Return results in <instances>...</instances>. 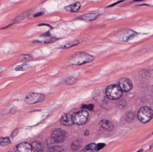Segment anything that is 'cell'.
<instances>
[{
    "label": "cell",
    "mask_w": 153,
    "mask_h": 152,
    "mask_svg": "<svg viewBox=\"0 0 153 152\" xmlns=\"http://www.w3.org/2000/svg\"><path fill=\"white\" fill-rule=\"evenodd\" d=\"M94 56L85 52H78L72 54L68 60L73 66H80L92 62L95 60Z\"/></svg>",
    "instance_id": "1"
},
{
    "label": "cell",
    "mask_w": 153,
    "mask_h": 152,
    "mask_svg": "<svg viewBox=\"0 0 153 152\" xmlns=\"http://www.w3.org/2000/svg\"><path fill=\"white\" fill-rule=\"evenodd\" d=\"M105 92L107 97L112 100L119 99L123 95V91L118 84H112L108 86Z\"/></svg>",
    "instance_id": "2"
},
{
    "label": "cell",
    "mask_w": 153,
    "mask_h": 152,
    "mask_svg": "<svg viewBox=\"0 0 153 152\" xmlns=\"http://www.w3.org/2000/svg\"><path fill=\"white\" fill-rule=\"evenodd\" d=\"M137 118L141 123H148L153 119V111L148 107L141 108L138 111Z\"/></svg>",
    "instance_id": "3"
},
{
    "label": "cell",
    "mask_w": 153,
    "mask_h": 152,
    "mask_svg": "<svg viewBox=\"0 0 153 152\" xmlns=\"http://www.w3.org/2000/svg\"><path fill=\"white\" fill-rule=\"evenodd\" d=\"M89 116L88 112L83 109L75 112L72 116L74 123L78 125H83L87 123Z\"/></svg>",
    "instance_id": "4"
},
{
    "label": "cell",
    "mask_w": 153,
    "mask_h": 152,
    "mask_svg": "<svg viewBox=\"0 0 153 152\" xmlns=\"http://www.w3.org/2000/svg\"><path fill=\"white\" fill-rule=\"evenodd\" d=\"M45 99V96L43 94L31 92L28 94L25 99V101L27 104H33L39 102H43Z\"/></svg>",
    "instance_id": "5"
},
{
    "label": "cell",
    "mask_w": 153,
    "mask_h": 152,
    "mask_svg": "<svg viewBox=\"0 0 153 152\" xmlns=\"http://www.w3.org/2000/svg\"><path fill=\"white\" fill-rule=\"evenodd\" d=\"M66 131L62 128H58L54 129L51 135V139L56 142H63L66 138Z\"/></svg>",
    "instance_id": "6"
},
{
    "label": "cell",
    "mask_w": 153,
    "mask_h": 152,
    "mask_svg": "<svg viewBox=\"0 0 153 152\" xmlns=\"http://www.w3.org/2000/svg\"><path fill=\"white\" fill-rule=\"evenodd\" d=\"M118 85L123 91L128 92L133 89V85L132 81L127 78H122L118 81Z\"/></svg>",
    "instance_id": "7"
},
{
    "label": "cell",
    "mask_w": 153,
    "mask_h": 152,
    "mask_svg": "<svg viewBox=\"0 0 153 152\" xmlns=\"http://www.w3.org/2000/svg\"><path fill=\"white\" fill-rule=\"evenodd\" d=\"M137 34L136 32L131 30H127L120 33L118 35V38L120 41L127 42L133 38Z\"/></svg>",
    "instance_id": "8"
},
{
    "label": "cell",
    "mask_w": 153,
    "mask_h": 152,
    "mask_svg": "<svg viewBox=\"0 0 153 152\" xmlns=\"http://www.w3.org/2000/svg\"><path fill=\"white\" fill-rule=\"evenodd\" d=\"M99 125L104 131L111 132L114 128V124L111 120L108 119H103L99 122Z\"/></svg>",
    "instance_id": "9"
},
{
    "label": "cell",
    "mask_w": 153,
    "mask_h": 152,
    "mask_svg": "<svg viewBox=\"0 0 153 152\" xmlns=\"http://www.w3.org/2000/svg\"><path fill=\"white\" fill-rule=\"evenodd\" d=\"M100 15L99 13H91L87 14H83L82 16H79L76 19L82 20L84 22H91L95 20Z\"/></svg>",
    "instance_id": "10"
},
{
    "label": "cell",
    "mask_w": 153,
    "mask_h": 152,
    "mask_svg": "<svg viewBox=\"0 0 153 152\" xmlns=\"http://www.w3.org/2000/svg\"><path fill=\"white\" fill-rule=\"evenodd\" d=\"M15 151L19 152H30L32 151L31 145L27 142H23L17 145Z\"/></svg>",
    "instance_id": "11"
},
{
    "label": "cell",
    "mask_w": 153,
    "mask_h": 152,
    "mask_svg": "<svg viewBox=\"0 0 153 152\" xmlns=\"http://www.w3.org/2000/svg\"><path fill=\"white\" fill-rule=\"evenodd\" d=\"M60 123L63 125L70 126L74 124L71 115L68 113H64L62 115Z\"/></svg>",
    "instance_id": "12"
},
{
    "label": "cell",
    "mask_w": 153,
    "mask_h": 152,
    "mask_svg": "<svg viewBox=\"0 0 153 152\" xmlns=\"http://www.w3.org/2000/svg\"><path fill=\"white\" fill-rule=\"evenodd\" d=\"M81 4L79 2L72 4L70 5H68L64 7V9L70 12H78V10L80 9Z\"/></svg>",
    "instance_id": "13"
},
{
    "label": "cell",
    "mask_w": 153,
    "mask_h": 152,
    "mask_svg": "<svg viewBox=\"0 0 153 152\" xmlns=\"http://www.w3.org/2000/svg\"><path fill=\"white\" fill-rule=\"evenodd\" d=\"M32 12V10H28V11H26V12H24L23 13H22L21 14H20V15L17 17L14 20V23H18V22L22 21L24 19L27 18Z\"/></svg>",
    "instance_id": "14"
},
{
    "label": "cell",
    "mask_w": 153,
    "mask_h": 152,
    "mask_svg": "<svg viewBox=\"0 0 153 152\" xmlns=\"http://www.w3.org/2000/svg\"><path fill=\"white\" fill-rule=\"evenodd\" d=\"M32 150L34 152H42L43 151V146L41 143L38 141H34L31 145Z\"/></svg>",
    "instance_id": "15"
},
{
    "label": "cell",
    "mask_w": 153,
    "mask_h": 152,
    "mask_svg": "<svg viewBox=\"0 0 153 152\" xmlns=\"http://www.w3.org/2000/svg\"><path fill=\"white\" fill-rule=\"evenodd\" d=\"M80 42V41L79 40H74V41H71L70 42L66 43L63 46H62L60 48H63V49H68V48H71V47L75 46L76 45L79 44Z\"/></svg>",
    "instance_id": "16"
},
{
    "label": "cell",
    "mask_w": 153,
    "mask_h": 152,
    "mask_svg": "<svg viewBox=\"0 0 153 152\" xmlns=\"http://www.w3.org/2000/svg\"><path fill=\"white\" fill-rule=\"evenodd\" d=\"M82 151L86 152V151H91L95 152L97 151V145L95 143H91L87 145Z\"/></svg>",
    "instance_id": "17"
},
{
    "label": "cell",
    "mask_w": 153,
    "mask_h": 152,
    "mask_svg": "<svg viewBox=\"0 0 153 152\" xmlns=\"http://www.w3.org/2000/svg\"><path fill=\"white\" fill-rule=\"evenodd\" d=\"M32 58V56L30 54H22L19 56L18 60L20 62H26L31 60Z\"/></svg>",
    "instance_id": "18"
},
{
    "label": "cell",
    "mask_w": 153,
    "mask_h": 152,
    "mask_svg": "<svg viewBox=\"0 0 153 152\" xmlns=\"http://www.w3.org/2000/svg\"><path fill=\"white\" fill-rule=\"evenodd\" d=\"M11 143V140L9 137H0V145L1 146H6Z\"/></svg>",
    "instance_id": "19"
},
{
    "label": "cell",
    "mask_w": 153,
    "mask_h": 152,
    "mask_svg": "<svg viewBox=\"0 0 153 152\" xmlns=\"http://www.w3.org/2000/svg\"><path fill=\"white\" fill-rule=\"evenodd\" d=\"M29 67V65L27 63H23L21 65H18L15 67V70L16 71H24Z\"/></svg>",
    "instance_id": "20"
},
{
    "label": "cell",
    "mask_w": 153,
    "mask_h": 152,
    "mask_svg": "<svg viewBox=\"0 0 153 152\" xmlns=\"http://www.w3.org/2000/svg\"><path fill=\"white\" fill-rule=\"evenodd\" d=\"M76 81H77V79L75 77H70L67 78L65 82L67 85H72V84H75Z\"/></svg>",
    "instance_id": "21"
},
{
    "label": "cell",
    "mask_w": 153,
    "mask_h": 152,
    "mask_svg": "<svg viewBox=\"0 0 153 152\" xmlns=\"http://www.w3.org/2000/svg\"><path fill=\"white\" fill-rule=\"evenodd\" d=\"M81 147V143L79 141H75L72 143L71 145V149L74 151H76Z\"/></svg>",
    "instance_id": "22"
},
{
    "label": "cell",
    "mask_w": 153,
    "mask_h": 152,
    "mask_svg": "<svg viewBox=\"0 0 153 152\" xmlns=\"http://www.w3.org/2000/svg\"><path fill=\"white\" fill-rule=\"evenodd\" d=\"M58 39L56 38L51 37L46 39L45 41H44L43 42V43L44 44H49V43H53V42H55L56 41H58Z\"/></svg>",
    "instance_id": "23"
},
{
    "label": "cell",
    "mask_w": 153,
    "mask_h": 152,
    "mask_svg": "<svg viewBox=\"0 0 153 152\" xmlns=\"http://www.w3.org/2000/svg\"><path fill=\"white\" fill-rule=\"evenodd\" d=\"M94 107H95V105L93 104H85L83 105L82 108L92 111L94 109Z\"/></svg>",
    "instance_id": "24"
},
{
    "label": "cell",
    "mask_w": 153,
    "mask_h": 152,
    "mask_svg": "<svg viewBox=\"0 0 153 152\" xmlns=\"http://www.w3.org/2000/svg\"><path fill=\"white\" fill-rule=\"evenodd\" d=\"M106 146V144L104 143H100L98 144L97 145V151H99L102 149L104 148L105 146Z\"/></svg>",
    "instance_id": "25"
},
{
    "label": "cell",
    "mask_w": 153,
    "mask_h": 152,
    "mask_svg": "<svg viewBox=\"0 0 153 152\" xmlns=\"http://www.w3.org/2000/svg\"><path fill=\"white\" fill-rule=\"evenodd\" d=\"M18 133V128H16L14 129L13 132H12V133H11V136L12 138H14V137L17 136Z\"/></svg>",
    "instance_id": "26"
},
{
    "label": "cell",
    "mask_w": 153,
    "mask_h": 152,
    "mask_svg": "<svg viewBox=\"0 0 153 152\" xmlns=\"http://www.w3.org/2000/svg\"><path fill=\"white\" fill-rule=\"evenodd\" d=\"M44 12H42V11H41V12H38L37 13H35V14L34 16V17H38L42 16L44 14Z\"/></svg>",
    "instance_id": "27"
},
{
    "label": "cell",
    "mask_w": 153,
    "mask_h": 152,
    "mask_svg": "<svg viewBox=\"0 0 153 152\" xmlns=\"http://www.w3.org/2000/svg\"><path fill=\"white\" fill-rule=\"evenodd\" d=\"M51 36L50 33L49 32H47L44 34L40 35V37H49Z\"/></svg>",
    "instance_id": "28"
},
{
    "label": "cell",
    "mask_w": 153,
    "mask_h": 152,
    "mask_svg": "<svg viewBox=\"0 0 153 152\" xmlns=\"http://www.w3.org/2000/svg\"><path fill=\"white\" fill-rule=\"evenodd\" d=\"M122 1H123V0H121V1H117V2H116V3H113V4H112V5H109V6H108V7H112V6H114V5H116L117 4H119V3L122 2Z\"/></svg>",
    "instance_id": "29"
},
{
    "label": "cell",
    "mask_w": 153,
    "mask_h": 152,
    "mask_svg": "<svg viewBox=\"0 0 153 152\" xmlns=\"http://www.w3.org/2000/svg\"><path fill=\"white\" fill-rule=\"evenodd\" d=\"M49 26V27H50V28H52L51 26L49 25H48V24H40L39 25H38V26Z\"/></svg>",
    "instance_id": "30"
},
{
    "label": "cell",
    "mask_w": 153,
    "mask_h": 152,
    "mask_svg": "<svg viewBox=\"0 0 153 152\" xmlns=\"http://www.w3.org/2000/svg\"><path fill=\"white\" fill-rule=\"evenodd\" d=\"M84 134L85 136H88L90 134V131L88 130H86V131L85 132Z\"/></svg>",
    "instance_id": "31"
},
{
    "label": "cell",
    "mask_w": 153,
    "mask_h": 152,
    "mask_svg": "<svg viewBox=\"0 0 153 152\" xmlns=\"http://www.w3.org/2000/svg\"><path fill=\"white\" fill-rule=\"evenodd\" d=\"M3 67L1 66H0V72H1V71L2 70H3Z\"/></svg>",
    "instance_id": "32"
}]
</instances>
